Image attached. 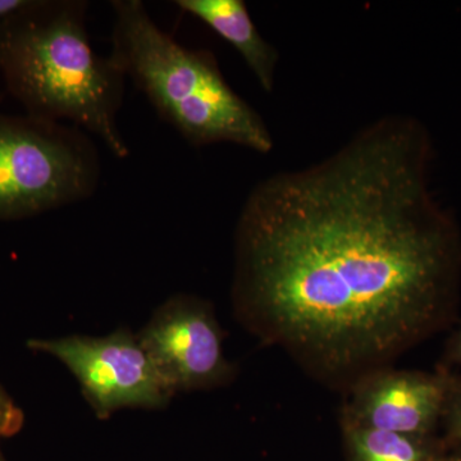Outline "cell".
<instances>
[{
    "instance_id": "obj_1",
    "label": "cell",
    "mask_w": 461,
    "mask_h": 461,
    "mask_svg": "<svg viewBox=\"0 0 461 461\" xmlns=\"http://www.w3.org/2000/svg\"><path fill=\"white\" fill-rule=\"evenodd\" d=\"M430 159L420 121L391 114L320 162L258 182L235 229L242 326L344 393L438 330L461 239L430 193Z\"/></svg>"
},
{
    "instance_id": "obj_2",
    "label": "cell",
    "mask_w": 461,
    "mask_h": 461,
    "mask_svg": "<svg viewBox=\"0 0 461 461\" xmlns=\"http://www.w3.org/2000/svg\"><path fill=\"white\" fill-rule=\"evenodd\" d=\"M89 2L32 0L0 23V72L27 114L68 120L124 159L130 148L118 113L126 75L111 56L100 57L86 30Z\"/></svg>"
},
{
    "instance_id": "obj_3",
    "label": "cell",
    "mask_w": 461,
    "mask_h": 461,
    "mask_svg": "<svg viewBox=\"0 0 461 461\" xmlns=\"http://www.w3.org/2000/svg\"><path fill=\"white\" fill-rule=\"evenodd\" d=\"M112 8V59L185 140L194 147L230 142L271 153L268 127L227 84L211 51L176 41L141 0H113Z\"/></svg>"
},
{
    "instance_id": "obj_4",
    "label": "cell",
    "mask_w": 461,
    "mask_h": 461,
    "mask_svg": "<svg viewBox=\"0 0 461 461\" xmlns=\"http://www.w3.org/2000/svg\"><path fill=\"white\" fill-rule=\"evenodd\" d=\"M98 148L78 127L0 113V221L23 220L91 198Z\"/></svg>"
},
{
    "instance_id": "obj_5",
    "label": "cell",
    "mask_w": 461,
    "mask_h": 461,
    "mask_svg": "<svg viewBox=\"0 0 461 461\" xmlns=\"http://www.w3.org/2000/svg\"><path fill=\"white\" fill-rule=\"evenodd\" d=\"M27 346L65 364L99 420L121 409H162L172 399L138 335L130 330L120 329L104 338L30 339Z\"/></svg>"
},
{
    "instance_id": "obj_6",
    "label": "cell",
    "mask_w": 461,
    "mask_h": 461,
    "mask_svg": "<svg viewBox=\"0 0 461 461\" xmlns=\"http://www.w3.org/2000/svg\"><path fill=\"white\" fill-rule=\"evenodd\" d=\"M138 338L173 396L224 386L235 377L213 306L200 297H169Z\"/></svg>"
},
{
    "instance_id": "obj_7",
    "label": "cell",
    "mask_w": 461,
    "mask_h": 461,
    "mask_svg": "<svg viewBox=\"0 0 461 461\" xmlns=\"http://www.w3.org/2000/svg\"><path fill=\"white\" fill-rule=\"evenodd\" d=\"M453 375L377 369L346 391L339 423L403 435H436Z\"/></svg>"
},
{
    "instance_id": "obj_8",
    "label": "cell",
    "mask_w": 461,
    "mask_h": 461,
    "mask_svg": "<svg viewBox=\"0 0 461 461\" xmlns=\"http://www.w3.org/2000/svg\"><path fill=\"white\" fill-rule=\"evenodd\" d=\"M181 11L198 18L232 45L267 93L275 89L278 51L263 38L242 0H176Z\"/></svg>"
},
{
    "instance_id": "obj_9",
    "label": "cell",
    "mask_w": 461,
    "mask_h": 461,
    "mask_svg": "<svg viewBox=\"0 0 461 461\" xmlns=\"http://www.w3.org/2000/svg\"><path fill=\"white\" fill-rule=\"evenodd\" d=\"M348 461H436L447 447L436 435H403L339 423Z\"/></svg>"
},
{
    "instance_id": "obj_10",
    "label": "cell",
    "mask_w": 461,
    "mask_h": 461,
    "mask_svg": "<svg viewBox=\"0 0 461 461\" xmlns=\"http://www.w3.org/2000/svg\"><path fill=\"white\" fill-rule=\"evenodd\" d=\"M441 424L445 427V441L461 445V379L453 377Z\"/></svg>"
},
{
    "instance_id": "obj_11",
    "label": "cell",
    "mask_w": 461,
    "mask_h": 461,
    "mask_svg": "<svg viewBox=\"0 0 461 461\" xmlns=\"http://www.w3.org/2000/svg\"><path fill=\"white\" fill-rule=\"evenodd\" d=\"M23 415L0 388V438L14 435L21 426Z\"/></svg>"
},
{
    "instance_id": "obj_12",
    "label": "cell",
    "mask_w": 461,
    "mask_h": 461,
    "mask_svg": "<svg viewBox=\"0 0 461 461\" xmlns=\"http://www.w3.org/2000/svg\"><path fill=\"white\" fill-rule=\"evenodd\" d=\"M446 357L448 362L460 364L461 366V324L459 329L455 330L446 348Z\"/></svg>"
},
{
    "instance_id": "obj_13",
    "label": "cell",
    "mask_w": 461,
    "mask_h": 461,
    "mask_svg": "<svg viewBox=\"0 0 461 461\" xmlns=\"http://www.w3.org/2000/svg\"><path fill=\"white\" fill-rule=\"evenodd\" d=\"M32 0H0V23L29 5Z\"/></svg>"
},
{
    "instance_id": "obj_14",
    "label": "cell",
    "mask_w": 461,
    "mask_h": 461,
    "mask_svg": "<svg viewBox=\"0 0 461 461\" xmlns=\"http://www.w3.org/2000/svg\"><path fill=\"white\" fill-rule=\"evenodd\" d=\"M436 461H461V445L447 444V447Z\"/></svg>"
},
{
    "instance_id": "obj_15",
    "label": "cell",
    "mask_w": 461,
    "mask_h": 461,
    "mask_svg": "<svg viewBox=\"0 0 461 461\" xmlns=\"http://www.w3.org/2000/svg\"><path fill=\"white\" fill-rule=\"evenodd\" d=\"M0 461H5V460H3V457H2V456H0Z\"/></svg>"
},
{
    "instance_id": "obj_16",
    "label": "cell",
    "mask_w": 461,
    "mask_h": 461,
    "mask_svg": "<svg viewBox=\"0 0 461 461\" xmlns=\"http://www.w3.org/2000/svg\"><path fill=\"white\" fill-rule=\"evenodd\" d=\"M0 100H2V96H0Z\"/></svg>"
}]
</instances>
